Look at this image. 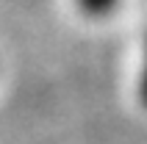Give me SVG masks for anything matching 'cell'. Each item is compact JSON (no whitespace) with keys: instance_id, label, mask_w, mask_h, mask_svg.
Instances as JSON below:
<instances>
[{"instance_id":"obj_1","label":"cell","mask_w":147,"mask_h":144,"mask_svg":"<svg viewBox=\"0 0 147 144\" xmlns=\"http://www.w3.org/2000/svg\"><path fill=\"white\" fill-rule=\"evenodd\" d=\"M117 3H119V0H78L81 11L89 14V17H108L117 8Z\"/></svg>"},{"instance_id":"obj_2","label":"cell","mask_w":147,"mask_h":144,"mask_svg":"<svg viewBox=\"0 0 147 144\" xmlns=\"http://www.w3.org/2000/svg\"><path fill=\"white\" fill-rule=\"evenodd\" d=\"M139 100L147 108V42H144V58H142V72H139Z\"/></svg>"}]
</instances>
